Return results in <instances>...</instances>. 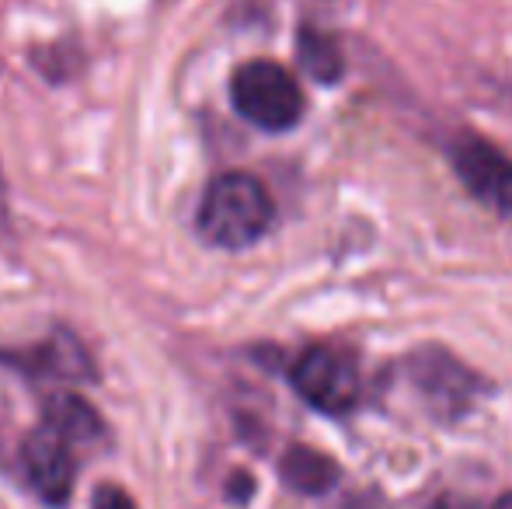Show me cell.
Wrapping results in <instances>:
<instances>
[{"label":"cell","instance_id":"cell-12","mask_svg":"<svg viewBox=\"0 0 512 509\" xmlns=\"http://www.w3.org/2000/svg\"><path fill=\"white\" fill-rule=\"evenodd\" d=\"M251 492H255V482H251V475L237 471V475L230 478V485H227V499H230V503H248Z\"/></svg>","mask_w":512,"mask_h":509},{"label":"cell","instance_id":"cell-14","mask_svg":"<svg viewBox=\"0 0 512 509\" xmlns=\"http://www.w3.org/2000/svg\"><path fill=\"white\" fill-rule=\"evenodd\" d=\"M492 509H512V492H506V496H502Z\"/></svg>","mask_w":512,"mask_h":509},{"label":"cell","instance_id":"cell-7","mask_svg":"<svg viewBox=\"0 0 512 509\" xmlns=\"http://www.w3.org/2000/svg\"><path fill=\"white\" fill-rule=\"evenodd\" d=\"M0 363H11L28 377H49V381H91L95 377V363H91L88 349L74 339V335L60 332L42 346L28 349V353H0Z\"/></svg>","mask_w":512,"mask_h":509},{"label":"cell","instance_id":"cell-13","mask_svg":"<svg viewBox=\"0 0 512 509\" xmlns=\"http://www.w3.org/2000/svg\"><path fill=\"white\" fill-rule=\"evenodd\" d=\"M432 509H478L474 503H467V499H453V496H446V499H439Z\"/></svg>","mask_w":512,"mask_h":509},{"label":"cell","instance_id":"cell-2","mask_svg":"<svg viewBox=\"0 0 512 509\" xmlns=\"http://www.w3.org/2000/svg\"><path fill=\"white\" fill-rule=\"evenodd\" d=\"M230 102L244 123L265 133H286L304 119V91L276 60H248L230 77Z\"/></svg>","mask_w":512,"mask_h":509},{"label":"cell","instance_id":"cell-11","mask_svg":"<svg viewBox=\"0 0 512 509\" xmlns=\"http://www.w3.org/2000/svg\"><path fill=\"white\" fill-rule=\"evenodd\" d=\"M91 509H136V503L126 489H119V485H102V489L95 492Z\"/></svg>","mask_w":512,"mask_h":509},{"label":"cell","instance_id":"cell-5","mask_svg":"<svg viewBox=\"0 0 512 509\" xmlns=\"http://www.w3.org/2000/svg\"><path fill=\"white\" fill-rule=\"evenodd\" d=\"M408 377L439 419H460L478 391H485V384L443 349H418L408 360Z\"/></svg>","mask_w":512,"mask_h":509},{"label":"cell","instance_id":"cell-10","mask_svg":"<svg viewBox=\"0 0 512 509\" xmlns=\"http://www.w3.org/2000/svg\"><path fill=\"white\" fill-rule=\"evenodd\" d=\"M297 60L300 70L317 84H338L345 77V56L328 32L304 25L297 32Z\"/></svg>","mask_w":512,"mask_h":509},{"label":"cell","instance_id":"cell-3","mask_svg":"<svg viewBox=\"0 0 512 509\" xmlns=\"http://www.w3.org/2000/svg\"><path fill=\"white\" fill-rule=\"evenodd\" d=\"M290 384L310 408L324 415L349 412L359 398V374L352 360L328 346H310L300 353L290 370Z\"/></svg>","mask_w":512,"mask_h":509},{"label":"cell","instance_id":"cell-6","mask_svg":"<svg viewBox=\"0 0 512 509\" xmlns=\"http://www.w3.org/2000/svg\"><path fill=\"white\" fill-rule=\"evenodd\" d=\"M453 164L474 196L512 213V161L506 154L488 147L485 140L467 136L453 147Z\"/></svg>","mask_w":512,"mask_h":509},{"label":"cell","instance_id":"cell-4","mask_svg":"<svg viewBox=\"0 0 512 509\" xmlns=\"http://www.w3.org/2000/svg\"><path fill=\"white\" fill-rule=\"evenodd\" d=\"M21 464H25L28 485L42 503L53 509H63L70 503L77 485V447L67 436L39 422L21 443Z\"/></svg>","mask_w":512,"mask_h":509},{"label":"cell","instance_id":"cell-1","mask_svg":"<svg viewBox=\"0 0 512 509\" xmlns=\"http://www.w3.org/2000/svg\"><path fill=\"white\" fill-rule=\"evenodd\" d=\"M276 220V203L269 189L248 171H227L213 178L203 192L196 227L206 245L223 252H241L262 241Z\"/></svg>","mask_w":512,"mask_h":509},{"label":"cell","instance_id":"cell-9","mask_svg":"<svg viewBox=\"0 0 512 509\" xmlns=\"http://www.w3.org/2000/svg\"><path fill=\"white\" fill-rule=\"evenodd\" d=\"M279 475L300 496H324L328 489H335L342 468L314 447H290L279 461Z\"/></svg>","mask_w":512,"mask_h":509},{"label":"cell","instance_id":"cell-8","mask_svg":"<svg viewBox=\"0 0 512 509\" xmlns=\"http://www.w3.org/2000/svg\"><path fill=\"white\" fill-rule=\"evenodd\" d=\"M42 422L53 426L60 436H67L77 450L105 440V419L95 412V405H88V401L74 391L49 394L46 405H42Z\"/></svg>","mask_w":512,"mask_h":509}]
</instances>
